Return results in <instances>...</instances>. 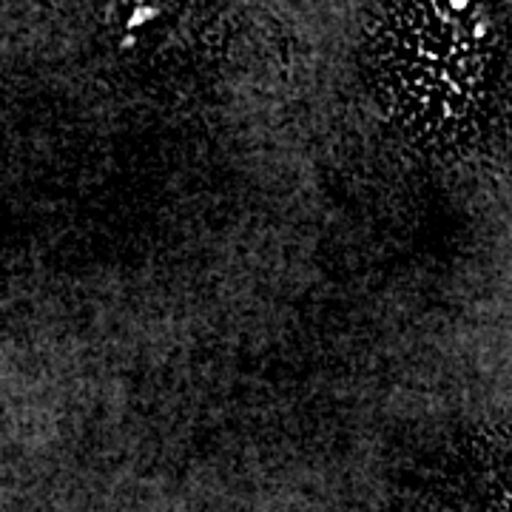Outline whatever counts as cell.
<instances>
[{
    "mask_svg": "<svg viewBox=\"0 0 512 512\" xmlns=\"http://www.w3.org/2000/svg\"><path fill=\"white\" fill-rule=\"evenodd\" d=\"M205 0H111L109 29L120 49L157 55L160 46H191Z\"/></svg>",
    "mask_w": 512,
    "mask_h": 512,
    "instance_id": "1",
    "label": "cell"
}]
</instances>
